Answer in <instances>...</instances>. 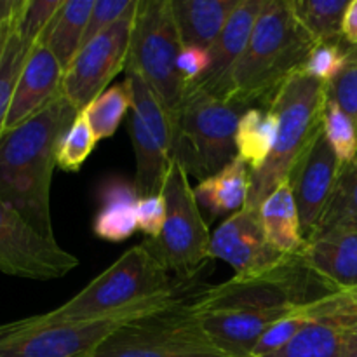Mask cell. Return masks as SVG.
<instances>
[{
    "instance_id": "83f0119b",
    "label": "cell",
    "mask_w": 357,
    "mask_h": 357,
    "mask_svg": "<svg viewBox=\"0 0 357 357\" xmlns=\"http://www.w3.org/2000/svg\"><path fill=\"white\" fill-rule=\"evenodd\" d=\"M333 229L357 230V160L342 169L337 187L312 237Z\"/></svg>"
},
{
    "instance_id": "ac0fdd59",
    "label": "cell",
    "mask_w": 357,
    "mask_h": 357,
    "mask_svg": "<svg viewBox=\"0 0 357 357\" xmlns=\"http://www.w3.org/2000/svg\"><path fill=\"white\" fill-rule=\"evenodd\" d=\"M264 6L265 0H241L237 9L227 21L220 37L209 49V58H211L209 70L202 77L201 82L192 87L223 98L234 66L237 65L243 52L246 51L255 23H257Z\"/></svg>"
},
{
    "instance_id": "5bb4252c",
    "label": "cell",
    "mask_w": 357,
    "mask_h": 357,
    "mask_svg": "<svg viewBox=\"0 0 357 357\" xmlns=\"http://www.w3.org/2000/svg\"><path fill=\"white\" fill-rule=\"evenodd\" d=\"M342 169L344 166L335 155L328 139L324 138V132L321 131L289 180L295 192L305 241H309L316 232L317 223L330 202Z\"/></svg>"
},
{
    "instance_id": "3957f363",
    "label": "cell",
    "mask_w": 357,
    "mask_h": 357,
    "mask_svg": "<svg viewBox=\"0 0 357 357\" xmlns=\"http://www.w3.org/2000/svg\"><path fill=\"white\" fill-rule=\"evenodd\" d=\"M312 47L314 42L296 21L289 0H265L223 100L243 108L255 103L268 107L281 84L303 68Z\"/></svg>"
},
{
    "instance_id": "7a4b0ae2",
    "label": "cell",
    "mask_w": 357,
    "mask_h": 357,
    "mask_svg": "<svg viewBox=\"0 0 357 357\" xmlns=\"http://www.w3.org/2000/svg\"><path fill=\"white\" fill-rule=\"evenodd\" d=\"M183 303L174 275L145 243L136 244L73 298L51 310L63 323H89L132 312H160Z\"/></svg>"
},
{
    "instance_id": "f1b7e54d",
    "label": "cell",
    "mask_w": 357,
    "mask_h": 357,
    "mask_svg": "<svg viewBox=\"0 0 357 357\" xmlns=\"http://www.w3.org/2000/svg\"><path fill=\"white\" fill-rule=\"evenodd\" d=\"M98 139L91 129L86 114L79 112L65 135L61 136L56 150V166L66 173H77L94 152Z\"/></svg>"
},
{
    "instance_id": "7c38bea8",
    "label": "cell",
    "mask_w": 357,
    "mask_h": 357,
    "mask_svg": "<svg viewBox=\"0 0 357 357\" xmlns=\"http://www.w3.org/2000/svg\"><path fill=\"white\" fill-rule=\"evenodd\" d=\"M79 267V258L58 241L45 239L0 199V272L33 281L59 279Z\"/></svg>"
},
{
    "instance_id": "d6a6232c",
    "label": "cell",
    "mask_w": 357,
    "mask_h": 357,
    "mask_svg": "<svg viewBox=\"0 0 357 357\" xmlns=\"http://www.w3.org/2000/svg\"><path fill=\"white\" fill-rule=\"evenodd\" d=\"M342 42H321L314 44L305 59L302 72L323 84H331L344 70L351 45Z\"/></svg>"
},
{
    "instance_id": "6da1fadb",
    "label": "cell",
    "mask_w": 357,
    "mask_h": 357,
    "mask_svg": "<svg viewBox=\"0 0 357 357\" xmlns=\"http://www.w3.org/2000/svg\"><path fill=\"white\" fill-rule=\"evenodd\" d=\"M79 112L59 93L38 114L0 136V199L54 241L51 185L56 150Z\"/></svg>"
},
{
    "instance_id": "8992f818",
    "label": "cell",
    "mask_w": 357,
    "mask_h": 357,
    "mask_svg": "<svg viewBox=\"0 0 357 357\" xmlns=\"http://www.w3.org/2000/svg\"><path fill=\"white\" fill-rule=\"evenodd\" d=\"M181 47L173 0H138L126 73L145 80L169 112L173 124L187 93L176 66Z\"/></svg>"
},
{
    "instance_id": "836d02e7",
    "label": "cell",
    "mask_w": 357,
    "mask_h": 357,
    "mask_svg": "<svg viewBox=\"0 0 357 357\" xmlns=\"http://www.w3.org/2000/svg\"><path fill=\"white\" fill-rule=\"evenodd\" d=\"M63 3L65 0H26L17 21V33L28 47H33L40 40Z\"/></svg>"
},
{
    "instance_id": "8fae6325",
    "label": "cell",
    "mask_w": 357,
    "mask_h": 357,
    "mask_svg": "<svg viewBox=\"0 0 357 357\" xmlns=\"http://www.w3.org/2000/svg\"><path fill=\"white\" fill-rule=\"evenodd\" d=\"M138 0L108 30L82 45L72 65L65 70L61 93L77 112H82L100 96L117 73L126 70L131 49Z\"/></svg>"
},
{
    "instance_id": "b9f144b4",
    "label": "cell",
    "mask_w": 357,
    "mask_h": 357,
    "mask_svg": "<svg viewBox=\"0 0 357 357\" xmlns=\"http://www.w3.org/2000/svg\"><path fill=\"white\" fill-rule=\"evenodd\" d=\"M26 3V2H24ZM24 9V7H23ZM21 13H23V10H21ZM20 17H21V14H20ZM20 17H17L16 21H13V23H9V24H3V26H0V59H2V54H3V49H6V45H7V40H9V35H10V31L14 30V26H16L17 24V21H20Z\"/></svg>"
},
{
    "instance_id": "484cf974",
    "label": "cell",
    "mask_w": 357,
    "mask_h": 357,
    "mask_svg": "<svg viewBox=\"0 0 357 357\" xmlns=\"http://www.w3.org/2000/svg\"><path fill=\"white\" fill-rule=\"evenodd\" d=\"M132 110V87L129 79L124 82L107 87L98 98H94L86 108L87 121L98 142L108 139L121 128L126 115Z\"/></svg>"
},
{
    "instance_id": "9c48e42d",
    "label": "cell",
    "mask_w": 357,
    "mask_h": 357,
    "mask_svg": "<svg viewBox=\"0 0 357 357\" xmlns=\"http://www.w3.org/2000/svg\"><path fill=\"white\" fill-rule=\"evenodd\" d=\"M153 314V312H150ZM149 312H132L89 323H63L47 314L0 324V357H91L122 324Z\"/></svg>"
},
{
    "instance_id": "cb8c5ba5",
    "label": "cell",
    "mask_w": 357,
    "mask_h": 357,
    "mask_svg": "<svg viewBox=\"0 0 357 357\" xmlns=\"http://www.w3.org/2000/svg\"><path fill=\"white\" fill-rule=\"evenodd\" d=\"M279 119L272 110L251 107L241 115L236 132L237 155L257 173L271 157L278 139Z\"/></svg>"
},
{
    "instance_id": "603a6c76",
    "label": "cell",
    "mask_w": 357,
    "mask_h": 357,
    "mask_svg": "<svg viewBox=\"0 0 357 357\" xmlns=\"http://www.w3.org/2000/svg\"><path fill=\"white\" fill-rule=\"evenodd\" d=\"M94 0H65L52 17L40 40L56 56L63 70L68 68L82 49L84 33L93 10Z\"/></svg>"
},
{
    "instance_id": "d590c367",
    "label": "cell",
    "mask_w": 357,
    "mask_h": 357,
    "mask_svg": "<svg viewBox=\"0 0 357 357\" xmlns=\"http://www.w3.org/2000/svg\"><path fill=\"white\" fill-rule=\"evenodd\" d=\"M328 98L357 124V45H351L344 70L333 82L328 84Z\"/></svg>"
},
{
    "instance_id": "30bf717a",
    "label": "cell",
    "mask_w": 357,
    "mask_h": 357,
    "mask_svg": "<svg viewBox=\"0 0 357 357\" xmlns=\"http://www.w3.org/2000/svg\"><path fill=\"white\" fill-rule=\"evenodd\" d=\"M128 79L132 87L129 131L136 157L135 187L139 197L159 195L173 160V119L142 77L128 73Z\"/></svg>"
},
{
    "instance_id": "d4e9b609",
    "label": "cell",
    "mask_w": 357,
    "mask_h": 357,
    "mask_svg": "<svg viewBox=\"0 0 357 357\" xmlns=\"http://www.w3.org/2000/svg\"><path fill=\"white\" fill-rule=\"evenodd\" d=\"M300 26L314 44L342 42V24L349 0H289Z\"/></svg>"
},
{
    "instance_id": "7402d4cb",
    "label": "cell",
    "mask_w": 357,
    "mask_h": 357,
    "mask_svg": "<svg viewBox=\"0 0 357 357\" xmlns=\"http://www.w3.org/2000/svg\"><path fill=\"white\" fill-rule=\"evenodd\" d=\"M258 216L267 241L282 255H298L305 246L291 181L279 185L261 202Z\"/></svg>"
},
{
    "instance_id": "f35d334b",
    "label": "cell",
    "mask_w": 357,
    "mask_h": 357,
    "mask_svg": "<svg viewBox=\"0 0 357 357\" xmlns=\"http://www.w3.org/2000/svg\"><path fill=\"white\" fill-rule=\"evenodd\" d=\"M209 65H211V58H209L208 49L195 47V45H183L181 47L176 66L187 89L201 82V79L209 70Z\"/></svg>"
},
{
    "instance_id": "52a82bcc",
    "label": "cell",
    "mask_w": 357,
    "mask_h": 357,
    "mask_svg": "<svg viewBox=\"0 0 357 357\" xmlns=\"http://www.w3.org/2000/svg\"><path fill=\"white\" fill-rule=\"evenodd\" d=\"M166 222L157 239H145L153 257L180 281L194 278L211 260V234L195 199L190 176L180 162L171 160L162 187Z\"/></svg>"
},
{
    "instance_id": "60d3db41",
    "label": "cell",
    "mask_w": 357,
    "mask_h": 357,
    "mask_svg": "<svg viewBox=\"0 0 357 357\" xmlns=\"http://www.w3.org/2000/svg\"><path fill=\"white\" fill-rule=\"evenodd\" d=\"M340 357H357V330L345 333L344 349Z\"/></svg>"
},
{
    "instance_id": "44dd1931",
    "label": "cell",
    "mask_w": 357,
    "mask_h": 357,
    "mask_svg": "<svg viewBox=\"0 0 357 357\" xmlns=\"http://www.w3.org/2000/svg\"><path fill=\"white\" fill-rule=\"evenodd\" d=\"M241 0H173L181 44L211 49Z\"/></svg>"
},
{
    "instance_id": "7bdbcfd3",
    "label": "cell",
    "mask_w": 357,
    "mask_h": 357,
    "mask_svg": "<svg viewBox=\"0 0 357 357\" xmlns=\"http://www.w3.org/2000/svg\"><path fill=\"white\" fill-rule=\"evenodd\" d=\"M356 160H357V159H356ZM356 160H354V162H356Z\"/></svg>"
},
{
    "instance_id": "5b68a950",
    "label": "cell",
    "mask_w": 357,
    "mask_h": 357,
    "mask_svg": "<svg viewBox=\"0 0 357 357\" xmlns=\"http://www.w3.org/2000/svg\"><path fill=\"white\" fill-rule=\"evenodd\" d=\"M248 108L190 87L174 121L173 159L199 181L213 176L237 155L236 132Z\"/></svg>"
},
{
    "instance_id": "1f68e13d",
    "label": "cell",
    "mask_w": 357,
    "mask_h": 357,
    "mask_svg": "<svg viewBox=\"0 0 357 357\" xmlns=\"http://www.w3.org/2000/svg\"><path fill=\"white\" fill-rule=\"evenodd\" d=\"M312 319H323L335 324L345 333L357 330V289L324 295L307 305Z\"/></svg>"
},
{
    "instance_id": "8d00e7d4",
    "label": "cell",
    "mask_w": 357,
    "mask_h": 357,
    "mask_svg": "<svg viewBox=\"0 0 357 357\" xmlns=\"http://www.w3.org/2000/svg\"><path fill=\"white\" fill-rule=\"evenodd\" d=\"M135 0H94L93 10H91L89 21H87L86 33H84V44L93 40L100 33L117 23L126 10L132 6Z\"/></svg>"
},
{
    "instance_id": "ba28073f",
    "label": "cell",
    "mask_w": 357,
    "mask_h": 357,
    "mask_svg": "<svg viewBox=\"0 0 357 357\" xmlns=\"http://www.w3.org/2000/svg\"><path fill=\"white\" fill-rule=\"evenodd\" d=\"M91 357H229L180 303L122 324Z\"/></svg>"
},
{
    "instance_id": "e575fe53",
    "label": "cell",
    "mask_w": 357,
    "mask_h": 357,
    "mask_svg": "<svg viewBox=\"0 0 357 357\" xmlns=\"http://www.w3.org/2000/svg\"><path fill=\"white\" fill-rule=\"evenodd\" d=\"M307 305L300 307L298 310H295L293 314L286 316L284 319H281L279 323H275L274 326L268 328L264 333V337L258 340L257 347L253 349V354L251 357H264L272 354V352L279 351V349L284 347L289 340L296 337L307 324L310 323V316L307 312Z\"/></svg>"
},
{
    "instance_id": "ab89813d",
    "label": "cell",
    "mask_w": 357,
    "mask_h": 357,
    "mask_svg": "<svg viewBox=\"0 0 357 357\" xmlns=\"http://www.w3.org/2000/svg\"><path fill=\"white\" fill-rule=\"evenodd\" d=\"M342 37H344L345 44L357 45V0H351L347 10H345Z\"/></svg>"
},
{
    "instance_id": "ffe728a7",
    "label": "cell",
    "mask_w": 357,
    "mask_h": 357,
    "mask_svg": "<svg viewBox=\"0 0 357 357\" xmlns=\"http://www.w3.org/2000/svg\"><path fill=\"white\" fill-rule=\"evenodd\" d=\"M250 185V167L239 155H236L218 173L199 181L194 194L201 209L208 213L209 218H229L246 206Z\"/></svg>"
},
{
    "instance_id": "2e32d148",
    "label": "cell",
    "mask_w": 357,
    "mask_h": 357,
    "mask_svg": "<svg viewBox=\"0 0 357 357\" xmlns=\"http://www.w3.org/2000/svg\"><path fill=\"white\" fill-rule=\"evenodd\" d=\"M302 305L275 307V309L246 310H215V312L194 314L202 330L213 344L229 357H251L258 340L268 328ZM192 314V312H190Z\"/></svg>"
},
{
    "instance_id": "d6986e66",
    "label": "cell",
    "mask_w": 357,
    "mask_h": 357,
    "mask_svg": "<svg viewBox=\"0 0 357 357\" xmlns=\"http://www.w3.org/2000/svg\"><path fill=\"white\" fill-rule=\"evenodd\" d=\"M100 209L93 218V234L107 243H124L138 230L136 208L138 192L135 183L110 176L100 185Z\"/></svg>"
},
{
    "instance_id": "4316f807",
    "label": "cell",
    "mask_w": 357,
    "mask_h": 357,
    "mask_svg": "<svg viewBox=\"0 0 357 357\" xmlns=\"http://www.w3.org/2000/svg\"><path fill=\"white\" fill-rule=\"evenodd\" d=\"M345 331L323 319L310 323L279 351L264 357H340Z\"/></svg>"
},
{
    "instance_id": "4fadbf2b",
    "label": "cell",
    "mask_w": 357,
    "mask_h": 357,
    "mask_svg": "<svg viewBox=\"0 0 357 357\" xmlns=\"http://www.w3.org/2000/svg\"><path fill=\"white\" fill-rule=\"evenodd\" d=\"M211 258L227 261L236 275H267L291 267L298 255H282L265 237L258 209L244 206L225 218L211 236Z\"/></svg>"
},
{
    "instance_id": "74e56055",
    "label": "cell",
    "mask_w": 357,
    "mask_h": 357,
    "mask_svg": "<svg viewBox=\"0 0 357 357\" xmlns=\"http://www.w3.org/2000/svg\"><path fill=\"white\" fill-rule=\"evenodd\" d=\"M136 220H138V230L145 234L146 239H157L166 222V201L162 194L139 197Z\"/></svg>"
},
{
    "instance_id": "e0dca14e",
    "label": "cell",
    "mask_w": 357,
    "mask_h": 357,
    "mask_svg": "<svg viewBox=\"0 0 357 357\" xmlns=\"http://www.w3.org/2000/svg\"><path fill=\"white\" fill-rule=\"evenodd\" d=\"M65 70L42 40L31 47L14 89L13 103L6 119L3 132L16 129L51 103L59 93Z\"/></svg>"
},
{
    "instance_id": "277c9868",
    "label": "cell",
    "mask_w": 357,
    "mask_h": 357,
    "mask_svg": "<svg viewBox=\"0 0 357 357\" xmlns=\"http://www.w3.org/2000/svg\"><path fill=\"white\" fill-rule=\"evenodd\" d=\"M326 101L328 84L305 75L302 70L281 84L267 107L279 119L278 139L265 166L251 173L246 208L258 209L279 185L291 180L302 157L323 131Z\"/></svg>"
},
{
    "instance_id": "4dcf8cb0",
    "label": "cell",
    "mask_w": 357,
    "mask_h": 357,
    "mask_svg": "<svg viewBox=\"0 0 357 357\" xmlns=\"http://www.w3.org/2000/svg\"><path fill=\"white\" fill-rule=\"evenodd\" d=\"M30 51L31 47H28L21 40L16 24L14 30L10 31L9 40H7L6 49H3L2 59H0V136H2L3 128H6V119L7 114H9L10 103H13L17 79H20V73L23 70Z\"/></svg>"
},
{
    "instance_id": "f546056e",
    "label": "cell",
    "mask_w": 357,
    "mask_h": 357,
    "mask_svg": "<svg viewBox=\"0 0 357 357\" xmlns=\"http://www.w3.org/2000/svg\"><path fill=\"white\" fill-rule=\"evenodd\" d=\"M323 132L342 166L354 162L357 159V124L330 98L324 107Z\"/></svg>"
},
{
    "instance_id": "9a60e30c",
    "label": "cell",
    "mask_w": 357,
    "mask_h": 357,
    "mask_svg": "<svg viewBox=\"0 0 357 357\" xmlns=\"http://www.w3.org/2000/svg\"><path fill=\"white\" fill-rule=\"evenodd\" d=\"M298 261L326 293L357 289V230L333 229L305 241Z\"/></svg>"
}]
</instances>
